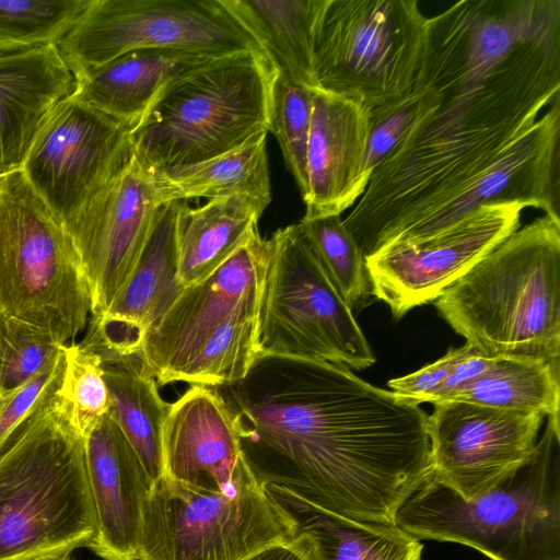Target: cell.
Returning a JSON list of instances; mask_svg holds the SVG:
<instances>
[{"label":"cell","mask_w":560,"mask_h":560,"mask_svg":"<svg viewBox=\"0 0 560 560\" xmlns=\"http://www.w3.org/2000/svg\"><path fill=\"white\" fill-rule=\"evenodd\" d=\"M396 524L419 540L468 546L490 560H560V418L548 417L530 459L466 500L433 474Z\"/></svg>","instance_id":"cell-5"},{"label":"cell","mask_w":560,"mask_h":560,"mask_svg":"<svg viewBox=\"0 0 560 560\" xmlns=\"http://www.w3.org/2000/svg\"><path fill=\"white\" fill-rule=\"evenodd\" d=\"M315 90L276 72L270 88L269 131L278 139L288 170L302 197L306 192V154Z\"/></svg>","instance_id":"cell-32"},{"label":"cell","mask_w":560,"mask_h":560,"mask_svg":"<svg viewBox=\"0 0 560 560\" xmlns=\"http://www.w3.org/2000/svg\"><path fill=\"white\" fill-rule=\"evenodd\" d=\"M65 372L0 452V560L89 548L95 539L85 436L60 389Z\"/></svg>","instance_id":"cell-3"},{"label":"cell","mask_w":560,"mask_h":560,"mask_svg":"<svg viewBox=\"0 0 560 560\" xmlns=\"http://www.w3.org/2000/svg\"><path fill=\"white\" fill-rule=\"evenodd\" d=\"M267 207L248 195L210 199L190 208L184 202L179 219L177 279L183 288L217 270L258 229Z\"/></svg>","instance_id":"cell-25"},{"label":"cell","mask_w":560,"mask_h":560,"mask_svg":"<svg viewBox=\"0 0 560 560\" xmlns=\"http://www.w3.org/2000/svg\"><path fill=\"white\" fill-rule=\"evenodd\" d=\"M260 310L262 352L326 361L364 370L375 355L314 254L299 223L278 229Z\"/></svg>","instance_id":"cell-10"},{"label":"cell","mask_w":560,"mask_h":560,"mask_svg":"<svg viewBox=\"0 0 560 560\" xmlns=\"http://www.w3.org/2000/svg\"><path fill=\"white\" fill-rule=\"evenodd\" d=\"M472 346L465 343L460 348H452L439 360L408 375L392 378L387 386L402 400L420 405L445 381L454 365L464 358Z\"/></svg>","instance_id":"cell-37"},{"label":"cell","mask_w":560,"mask_h":560,"mask_svg":"<svg viewBox=\"0 0 560 560\" xmlns=\"http://www.w3.org/2000/svg\"><path fill=\"white\" fill-rule=\"evenodd\" d=\"M443 100L440 90L416 78L401 96L371 109L363 166L368 179L404 136Z\"/></svg>","instance_id":"cell-33"},{"label":"cell","mask_w":560,"mask_h":560,"mask_svg":"<svg viewBox=\"0 0 560 560\" xmlns=\"http://www.w3.org/2000/svg\"><path fill=\"white\" fill-rule=\"evenodd\" d=\"M448 400L560 418V362L491 358L485 371Z\"/></svg>","instance_id":"cell-29"},{"label":"cell","mask_w":560,"mask_h":560,"mask_svg":"<svg viewBox=\"0 0 560 560\" xmlns=\"http://www.w3.org/2000/svg\"><path fill=\"white\" fill-rule=\"evenodd\" d=\"M215 388L256 480L294 509L396 524L433 474L428 415L346 366L261 352Z\"/></svg>","instance_id":"cell-2"},{"label":"cell","mask_w":560,"mask_h":560,"mask_svg":"<svg viewBox=\"0 0 560 560\" xmlns=\"http://www.w3.org/2000/svg\"><path fill=\"white\" fill-rule=\"evenodd\" d=\"M90 0H0V52L54 43Z\"/></svg>","instance_id":"cell-31"},{"label":"cell","mask_w":560,"mask_h":560,"mask_svg":"<svg viewBox=\"0 0 560 560\" xmlns=\"http://www.w3.org/2000/svg\"><path fill=\"white\" fill-rule=\"evenodd\" d=\"M85 462L97 521L89 549L104 560H139L143 508L153 482L108 413L85 435Z\"/></svg>","instance_id":"cell-20"},{"label":"cell","mask_w":560,"mask_h":560,"mask_svg":"<svg viewBox=\"0 0 560 560\" xmlns=\"http://www.w3.org/2000/svg\"><path fill=\"white\" fill-rule=\"evenodd\" d=\"M161 205L153 173L132 156L65 223L91 293L103 314L130 276Z\"/></svg>","instance_id":"cell-17"},{"label":"cell","mask_w":560,"mask_h":560,"mask_svg":"<svg viewBox=\"0 0 560 560\" xmlns=\"http://www.w3.org/2000/svg\"><path fill=\"white\" fill-rule=\"evenodd\" d=\"M12 392H13V389L5 390V389L0 388V410L2 409L3 405L5 404V401L8 400L9 396Z\"/></svg>","instance_id":"cell-41"},{"label":"cell","mask_w":560,"mask_h":560,"mask_svg":"<svg viewBox=\"0 0 560 560\" xmlns=\"http://www.w3.org/2000/svg\"><path fill=\"white\" fill-rule=\"evenodd\" d=\"M417 0H328L315 52L316 90L370 109L406 93L425 47Z\"/></svg>","instance_id":"cell-8"},{"label":"cell","mask_w":560,"mask_h":560,"mask_svg":"<svg viewBox=\"0 0 560 560\" xmlns=\"http://www.w3.org/2000/svg\"><path fill=\"white\" fill-rule=\"evenodd\" d=\"M57 46L77 84L98 67L137 49L208 57L264 52L222 0H90Z\"/></svg>","instance_id":"cell-11"},{"label":"cell","mask_w":560,"mask_h":560,"mask_svg":"<svg viewBox=\"0 0 560 560\" xmlns=\"http://www.w3.org/2000/svg\"><path fill=\"white\" fill-rule=\"evenodd\" d=\"M67 366L66 345L58 357L39 370L28 381L14 388L0 410V452L4 444L30 413L47 387Z\"/></svg>","instance_id":"cell-36"},{"label":"cell","mask_w":560,"mask_h":560,"mask_svg":"<svg viewBox=\"0 0 560 560\" xmlns=\"http://www.w3.org/2000/svg\"><path fill=\"white\" fill-rule=\"evenodd\" d=\"M267 132L211 160L153 174L161 203L192 198L248 195L268 207L271 200Z\"/></svg>","instance_id":"cell-28"},{"label":"cell","mask_w":560,"mask_h":560,"mask_svg":"<svg viewBox=\"0 0 560 560\" xmlns=\"http://www.w3.org/2000/svg\"><path fill=\"white\" fill-rule=\"evenodd\" d=\"M296 528L295 514L258 482L218 492L161 478L143 508L139 560H244Z\"/></svg>","instance_id":"cell-9"},{"label":"cell","mask_w":560,"mask_h":560,"mask_svg":"<svg viewBox=\"0 0 560 560\" xmlns=\"http://www.w3.org/2000/svg\"><path fill=\"white\" fill-rule=\"evenodd\" d=\"M295 540L308 560H421V540L397 524L295 509Z\"/></svg>","instance_id":"cell-27"},{"label":"cell","mask_w":560,"mask_h":560,"mask_svg":"<svg viewBox=\"0 0 560 560\" xmlns=\"http://www.w3.org/2000/svg\"><path fill=\"white\" fill-rule=\"evenodd\" d=\"M67 368L60 389L85 436L109 410V395L101 358L78 345H66Z\"/></svg>","instance_id":"cell-35"},{"label":"cell","mask_w":560,"mask_h":560,"mask_svg":"<svg viewBox=\"0 0 560 560\" xmlns=\"http://www.w3.org/2000/svg\"><path fill=\"white\" fill-rule=\"evenodd\" d=\"M163 479L207 491L257 483L232 412L213 387L191 385L171 405L164 424Z\"/></svg>","instance_id":"cell-19"},{"label":"cell","mask_w":560,"mask_h":560,"mask_svg":"<svg viewBox=\"0 0 560 560\" xmlns=\"http://www.w3.org/2000/svg\"><path fill=\"white\" fill-rule=\"evenodd\" d=\"M130 129L70 95L42 126L21 170L65 223L130 162Z\"/></svg>","instance_id":"cell-13"},{"label":"cell","mask_w":560,"mask_h":560,"mask_svg":"<svg viewBox=\"0 0 560 560\" xmlns=\"http://www.w3.org/2000/svg\"><path fill=\"white\" fill-rule=\"evenodd\" d=\"M269 241L258 229L217 270L183 288L144 337L141 371L161 385L179 382L195 355L260 323Z\"/></svg>","instance_id":"cell-12"},{"label":"cell","mask_w":560,"mask_h":560,"mask_svg":"<svg viewBox=\"0 0 560 560\" xmlns=\"http://www.w3.org/2000/svg\"><path fill=\"white\" fill-rule=\"evenodd\" d=\"M213 58L168 49L131 50L93 70L72 96L132 128L167 83Z\"/></svg>","instance_id":"cell-23"},{"label":"cell","mask_w":560,"mask_h":560,"mask_svg":"<svg viewBox=\"0 0 560 560\" xmlns=\"http://www.w3.org/2000/svg\"><path fill=\"white\" fill-rule=\"evenodd\" d=\"M257 40L275 69L316 90L314 52L328 0H222Z\"/></svg>","instance_id":"cell-24"},{"label":"cell","mask_w":560,"mask_h":560,"mask_svg":"<svg viewBox=\"0 0 560 560\" xmlns=\"http://www.w3.org/2000/svg\"><path fill=\"white\" fill-rule=\"evenodd\" d=\"M63 346L43 329L0 311V388L11 390L28 381Z\"/></svg>","instance_id":"cell-34"},{"label":"cell","mask_w":560,"mask_h":560,"mask_svg":"<svg viewBox=\"0 0 560 560\" xmlns=\"http://www.w3.org/2000/svg\"><path fill=\"white\" fill-rule=\"evenodd\" d=\"M488 358L472 349L452 369L445 381L429 397L427 402L438 404L448 400L458 389L471 383L490 363Z\"/></svg>","instance_id":"cell-38"},{"label":"cell","mask_w":560,"mask_h":560,"mask_svg":"<svg viewBox=\"0 0 560 560\" xmlns=\"http://www.w3.org/2000/svg\"><path fill=\"white\" fill-rule=\"evenodd\" d=\"M511 202L560 220V39L525 44L483 82L444 93L342 221L365 259Z\"/></svg>","instance_id":"cell-1"},{"label":"cell","mask_w":560,"mask_h":560,"mask_svg":"<svg viewBox=\"0 0 560 560\" xmlns=\"http://www.w3.org/2000/svg\"><path fill=\"white\" fill-rule=\"evenodd\" d=\"M30 560H73L72 551L57 552L39 556Z\"/></svg>","instance_id":"cell-40"},{"label":"cell","mask_w":560,"mask_h":560,"mask_svg":"<svg viewBox=\"0 0 560 560\" xmlns=\"http://www.w3.org/2000/svg\"><path fill=\"white\" fill-rule=\"evenodd\" d=\"M184 200L159 206L140 256L116 298L92 317L79 345L100 358L138 355L144 337L176 300L179 219Z\"/></svg>","instance_id":"cell-18"},{"label":"cell","mask_w":560,"mask_h":560,"mask_svg":"<svg viewBox=\"0 0 560 560\" xmlns=\"http://www.w3.org/2000/svg\"><path fill=\"white\" fill-rule=\"evenodd\" d=\"M525 207L489 203L420 243H396L364 259L371 293L398 319L434 302L520 228Z\"/></svg>","instance_id":"cell-15"},{"label":"cell","mask_w":560,"mask_h":560,"mask_svg":"<svg viewBox=\"0 0 560 560\" xmlns=\"http://www.w3.org/2000/svg\"><path fill=\"white\" fill-rule=\"evenodd\" d=\"M428 416L433 477L469 500L533 456L545 417L458 400Z\"/></svg>","instance_id":"cell-16"},{"label":"cell","mask_w":560,"mask_h":560,"mask_svg":"<svg viewBox=\"0 0 560 560\" xmlns=\"http://www.w3.org/2000/svg\"><path fill=\"white\" fill-rule=\"evenodd\" d=\"M276 72L264 52L246 50L177 77L130 129L135 158L161 174L211 160L268 132Z\"/></svg>","instance_id":"cell-6"},{"label":"cell","mask_w":560,"mask_h":560,"mask_svg":"<svg viewBox=\"0 0 560 560\" xmlns=\"http://www.w3.org/2000/svg\"><path fill=\"white\" fill-rule=\"evenodd\" d=\"M299 225L347 305L366 306L372 293L364 256L340 214L303 218Z\"/></svg>","instance_id":"cell-30"},{"label":"cell","mask_w":560,"mask_h":560,"mask_svg":"<svg viewBox=\"0 0 560 560\" xmlns=\"http://www.w3.org/2000/svg\"><path fill=\"white\" fill-rule=\"evenodd\" d=\"M488 358L560 362V220L518 228L434 301Z\"/></svg>","instance_id":"cell-4"},{"label":"cell","mask_w":560,"mask_h":560,"mask_svg":"<svg viewBox=\"0 0 560 560\" xmlns=\"http://www.w3.org/2000/svg\"><path fill=\"white\" fill-rule=\"evenodd\" d=\"M370 112L359 102L315 90L303 218L341 214L364 192Z\"/></svg>","instance_id":"cell-21"},{"label":"cell","mask_w":560,"mask_h":560,"mask_svg":"<svg viewBox=\"0 0 560 560\" xmlns=\"http://www.w3.org/2000/svg\"><path fill=\"white\" fill-rule=\"evenodd\" d=\"M75 88L57 44L0 52V176L22 168L42 126Z\"/></svg>","instance_id":"cell-22"},{"label":"cell","mask_w":560,"mask_h":560,"mask_svg":"<svg viewBox=\"0 0 560 560\" xmlns=\"http://www.w3.org/2000/svg\"><path fill=\"white\" fill-rule=\"evenodd\" d=\"M560 39V0H462L428 18L425 58L444 89L475 85L518 47Z\"/></svg>","instance_id":"cell-14"},{"label":"cell","mask_w":560,"mask_h":560,"mask_svg":"<svg viewBox=\"0 0 560 560\" xmlns=\"http://www.w3.org/2000/svg\"><path fill=\"white\" fill-rule=\"evenodd\" d=\"M101 361L109 395L108 415L155 483L163 476V430L172 404L161 397L156 381L142 373L138 355Z\"/></svg>","instance_id":"cell-26"},{"label":"cell","mask_w":560,"mask_h":560,"mask_svg":"<svg viewBox=\"0 0 560 560\" xmlns=\"http://www.w3.org/2000/svg\"><path fill=\"white\" fill-rule=\"evenodd\" d=\"M0 311L62 345L85 327L91 313L73 242L22 170L0 176Z\"/></svg>","instance_id":"cell-7"},{"label":"cell","mask_w":560,"mask_h":560,"mask_svg":"<svg viewBox=\"0 0 560 560\" xmlns=\"http://www.w3.org/2000/svg\"><path fill=\"white\" fill-rule=\"evenodd\" d=\"M244 560H308L294 536L270 544Z\"/></svg>","instance_id":"cell-39"}]
</instances>
